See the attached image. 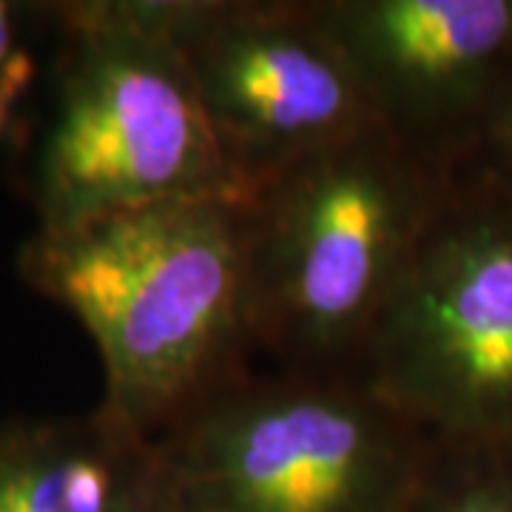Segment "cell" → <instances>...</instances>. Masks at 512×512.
<instances>
[{
  "label": "cell",
  "mask_w": 512,
  "mask_h": 512,
  "mask_svg": "<svg viewBox=\"0 0 512 512\" xmlns=\"http://www.w3.org/2000/svg\"><path fill=\"white\" fill-rule=\"evenodd\" d=\"M18 271L92 336L100 404L148 439L245 376L259 350L245 202H157L37 228Z\"/></svg>",
  "instance_id": "cell-1"
},
{
  "label": "cell",
  "mask_w": 512,
  "mask_h": 512,
  "mask_svg": "<svg viewBox=\"0 0 512 512\" xmlns=\"http://www.w3.org/2000/svg\"><path fill=\"white\" fill-rule=\"evenodd\" d=\"M458 174L376 128L256 185L245 200L256 348L279 370L359 376Z\"/></svg>",
  "instance_id": "cell-2"
},
{
  "label": "cell",
  "mask_w": 512,
  "mask_h": 512,
  "mask_svg": "<svg viewBox=\"0 0 512 512\" xmlns=\"http://www.w3.org/2000/svg\"><path fill=\"white\" fill-rule=\"evenodd\" d=\"M49 23L57 35L52 106L29 171L37 228L157 202L251 197L157 0L55 3Z\"/></svg>",
  "instance_id": "cell-3"
},
{
  "label": "cell",
  "mask_w": 512,
  "mask_h": 512,
  "mask_svg": "<svg viewBox=\"0 0 512 512\" xmlns=\"http://www.w3.org/2000/svg\"><path fill=\"white\" fill-rule=\"evenodd\" d=\"M171 512H410L433 441L350 373H245L157 436Z\"/></svg>",
  "instance_id": "cell-4"
},
{
  "label": "cell",
  "mask_w": 512,
  "mask_h": 512,
  "mask_svg": "<svg viewBox=\"0 0 512 512\" xmlns=\"http://www.w3.org/2000/svg\"><path fill=\"white\" fill-rule=\"evenodd\" d=\"M447 447L512 453V191L461 171L359 373Z\"/></svg>",
  "instance_id": "cell-5"
},
{
  "label": "cell",
  "mask_w": 512,
  "mask_h": 512,
  "mask_svg": "<svg viewBox=\"0 0 512 512\" xmlns=\"http://www.w3.org/2000/svg\"><path fill=\"white\" fill-rule=\"evenodd\" d=\"M157 12L251 191L288 165L382 128L308 0H157Z\"/></svg>",
  "instance_id": "cell-6"
},
{
  "label": "cell",
  "mask_w": 512,
  "mask_h": 512,
  "mask_svg": "<svg viewBox=\"0 0 512 512\" xmlns=\"http://www.w3.org/2000/svg\"><path fill=\"white\" fill-rule=\"evenodd\" d=\"M342 46L379 126L464 171L512 69V0H308Z\"/></svg>",
  "instance_id": "cell-7"
},
{
  "label": "cell",
  "mask_w": 512,
  "mask_h": 512,
  "mask_svg": "<svg viewBox=\"0 0 512 512\" xmlns=\"http://www.w3.org/2000/svg\"><path fill=\"white\" fill-rule=\"evenodd\" d=\"M0 512H171L157 441L103 404L3 421Z\"/></svg>",
  "instance_id": "cell-8"
},
{
  "label": "cell",
  "mask_w": 512,
  "mask_h": 512,
  "mask_svg": "<svg viewBox=\"0 0 512 512\" xmlns=\"http://www.w3.org/2000/svg\"><path fill=\"white\" fill-rule=\"evenodd\" d=\"M410 512H512V453L433 441Z\"/></svg>",
  "instance_id": "cell-9"
},
{
  "label": "cell",
  "mask_w": 512,
  "mask_h": 512,
  "mask_svg": "<svg viewBox=\"0 0 512 512\" xmlns=\"http://www.w3.org/2000/svg\"><path fill=\"white\" fill-rule=\"evenodd\" d=\"M37 15L40 6L0 0V143L18 134L35 92L40 63L32 46V20Z\"/></svg>",
  "instance_id": "cell-10"
},
{
  "label": "cell",
  "mask_w": 512,
  "mask_h": 512,
  "mask_svg": "<svg viewBox=\"0 0 512 512\" xmlns=\"http://www.w3.org/2000/svg\"><path fill=\"white\" fill-rule=\"evenodd\" d=\"M464 171L481 174L512 191V69L495 92Z\"/></svg>",
  "instance_id": "cell-11"
}]
</instances>
